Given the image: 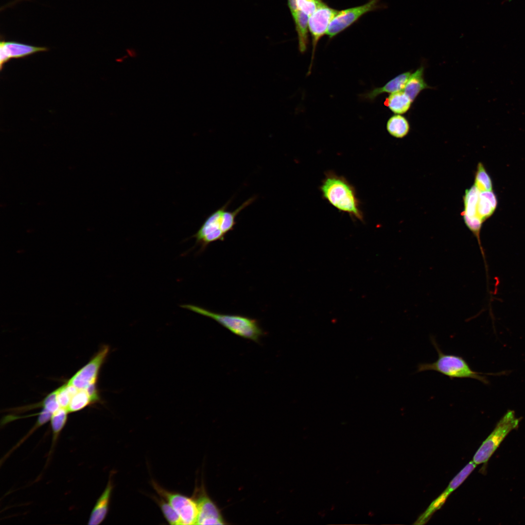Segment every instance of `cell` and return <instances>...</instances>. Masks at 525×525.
Returning a JSON list of instances; mask_svg holds the SVG:
<instances>
[{
    "label": "cell",
    "mask_w": 525,
    "mask_h": 525,
    "mask_svg": "<svg viewBox=\"0 0 525 525\" xmlns=\"http://www.w3.org/2000/svg\"><path fill=\"white\" fill-rule=\"evenodd\" d=\"M256 199V196H252L233 211H228L227 209L231 202V199L207 217L199 229L192 236L195 239V245L200 246L199 252L204 251L213 242L224 241L226 234L234 229L238 215Z\"/></svg>",
    "instance_id": "6da1fadb"
},
{
    "label": "cell",
    "mask_w": 525,
    "mask_h": 525,
    "mask_svg": "<svg viewBox=\"0 0 525 525\" xmlns=\"http://www.w3.org/2000/svg\"><path fill=\"white\" fill-rule=\"evenodd\" d=\"M319 189L323 198L338 210L364 221L355 188L344 176L332 171L327 172Z\"/></svg>",
    "instance_id": "7a4b0ae2"
},
{
    "label": "cell",
    "mask_w": 525,
    "mask_h": 525,
    "mask_svg": "<svg viewBox=\"0 0 525 525\" xmlns=\"http://www.w3.org/2000/svg\"><path fill=\"white\" fill-rule=\"evenodd\" d=\"M431 340L438 353V359L432 363H420L417 367V372L432 370L452 380L455 378L473 379L485 385L489 384V381L485 373L472 370L468 362L460 356L444 353L434 337H432Z\"/></svg>",
    "instance_id": "3957f363"
},
{
    "label": "cell",
    "mask_w": 525,
    "mask_h": 525,
    "mask_svg": "<svg viewBox=\"0 0 525 525\" xmlns=\"http://www.w3.org/2000/svg\"><path fill=\"white\" fill-rule=\"evenodd\" d=\"M180 307L215 320L234 334L255 342H259L264 334L258 321L240 315L224 314L213 312L192 304Z\"/></svg>",
    "instance_id": "277c9868"
},
{
    "label": "cell",
    "mask_w": 525,
    "mask_h": 525,
    "mask_svg": "<svg viewBox=\"0 0 525 525\" xmlns=\"http://www.w3.org/2000/svg\"><path fill=\"white\" fill-rule=\"evenodd\" d=\"M521 420V418H517L513 410H508L483 442L473 456L472 461L476 465L487 463L507 435L518 427Z\"/></svg>",
    "instance_id": "5b68a950"
},
{
    "label": "cell",
    "mask_w": 525,
    "mask_h": 525,
    "mask_svg": "<svg viewBox=\"0 0 525 525\" xmlns=\"http://www.w3.org/2000/svg\"><path fill=\"white\" fill-rule=\"evenodd\" d=\"M152 483L159 496L166 499L177 512L181 525H196L198 508L194 498L178 492L168 491L154 481Z\"/></svg>",
    "instance_id": "8992f818"
},
{
    "label": "cell",
    "mask_w": 525,
    "mask_h": 525,
    "mask_svg": "<svg viewBox=\"0 0 525 525\" xmlns=\"http://www.w3.org/2000/svg\"><path fill=\"white\" fill-rule=\"evenodd\" d=\"M381 0H369L358 6L338 11L329 26L326 35L332 38L355 22L365 14L382 8Z\"/></svg>",
    "instance_id": "52a82bcc"
},
{
    "label": "cell",
    "mask_w": 525,
    "mask_h": 525,
    "mask_svg": "<svg viewBox=\"0 0 525 525\" xmlns=\"http://www.w3.org/2000/svg\"><path fill=\"white\" fill-rule=\"evenodd\" d=\"M338 12V10L330 7L322 0H319L316 9L309 16V29L312 36L313 46L309 71L311 70L317 43L320 39L327 34L331 22Z\"/></svg>",
    "instance_id": "ba28073f"
},
{
    "label": "cell",
    "mask_w": 525,
    "mask_h": 525,
    "mask_svg": "<svg viewBox=\"0 0 525 525\" xmlns=\"http://www.w3.org/2000/svg\"><path fill=\"white\" fill-rule=\"evenodd\" d=\"M109 351L108 346L104 345L101 347L90 361L76 372L67 383L79 389L97 384L100 370Z\"/></svg>",
    "instance_id": "9c48e42d"
},
{
    "label": "cell",
    "mask_w": 525,
    "mask_h": 525,
    "mask_svg": "<svg viewBox=\"0 0 525 525\" xmlns=\"http://www.w3.org/2000/svg\"><path fill=\"white\" fill-rule=\"evenodd\" d=\"M198 508L196 525H225V520L220 510L205 490H200L195 493Z\"/></svg>",
    "instance_id": "30bf717a"
},
{
    "label": "cell",
    "mask_w": 525,
    "mask_h": 525,
    "mask_svg": "<svg viewBox=\"0 0 525 525\" xmlns=\"http://www.w3.org/2000/svg\"><path fill=\"white\" fill-rule=\"evenodd\" d=\"M114 472L110 473L106 487L97 499L89 516L88 524L98 525L105 519L109 510V504L114 488L113 475Z\"/></svg>",
    "instance_id": "8fae6325"
},
{
    "label": "cell",
    "mask_w": 525,
    "mask_h": 525,
    "mask_svg": "<svg viewBox=\"0 0 525 525\" xmlns=\"http://www.w3.org/2000/svg\"><path fill=\"white\" fill-rule=\"evenodd\" d=\"M411 74V71L402 73L389 81L384 86L375 88L361 96L366 100L372 101L380 94L385 93L391 94L403 90Z\"/></svg>",
    "instance_id": "7c38bea8"
},
{
    "label": "cell",
    "mask_w": 525,
    "mask_h": 525,
    "mask_svg": "<svg viewBox=\"0 0 525 525\" xmlns=\"http://www.w3.org/2000/svg\"><path fill=\"white\" fill-rule=\"evenodd\" d=\"M423 75L424 67L421 66L411 73L403 90L413 102L421 91L432 88L426 83Z\"/></svg>",
    "instance_id": "4fadbf2b"
},
{
    "label": "cell",
    "mask_w": 525,
    "mask_h": 525,
    "mask_svg": "<svg viewBox=\"0 0 525 525\" xmlns=\"http://www.w3.org/2000/svg\"><path fill=\"white\" fill-rule=\"evenodd\" d=\"M3 43L10 58H21L48 50L45 47L35 46L13 41H5L4 39Z\"/></svg>",
    "instance_id": "5bb4252c"
},
{
    "label": "cell",
    "mask_w": 525,
    "mask_h": 525,
    "mask_svg": "<svg viewBox=\"0 0 525 525\" xmlns=\"http://www.w3.org/2000/svg\"><path fill=\"white\" fill-rule=\"evenodd\" d=\"M309 18L308 15L299 10L293 17L298 34L299 51L302 53L306 51L309 43Z\"/></svg>",
    "instance_id": "9a60e30c"
},
{
    "label": "cell",
    "mask_w": 525,
    "mask_h": 525,
    "mask_svg": "<svg viewBox=\"0 0 525 525\" xmlns=\"http://www.w3.org/2000/svg\"><path fill=\"white\" fill-rule=\"evenodd\" d=\"M497 206V197L492 191L480 192L477 216L484 222L493 213Z\"/></svg>",
    "instance_id": "2e32d148"
},
{
    "label": "cell",
    "mask_w": 525,
    "mask_h": 525,
    "mask_svg": "<svg viewBox=\"0 0 525 525\" xmlns=\"http://www.w3.org/2000/svg\"><path fill=\"white\" fill-rule=\"evenodd\" d=\"M413 102L403 90L391 93L385 99L384 104L395 114L406 113Z\"/></svg>",
    "instance_id": "e0dca14e"
},
{
    "label": "cell",
    "mask_w": 525,
    "mask_h": 525,
    "mask_svg": "<svg viewBox=\"0 0 525 525\" xmlns=\"http://www.w3.org/2000/svg\"><path fill=\"white\" fill-rule=\"evenodd\" d=\"M408 120L401 114H395L389 118L386 123V129L389 134L396 138L406 136L410 130Z\"/></svg>",
    "instance_id": "ac0fdd59"
},
{
    "label": "cell",
    "mask_w": 525,
    "mask_h": 525,
    "mask_svg": "<svg viewBox=\"0 0 525 525\" xmlns=\"http://www.w3.org/2000/svg\"><path fill=\"white\" fill-rule=\"evenodd\" d=\"M68 413L66 409L60 407L52 415L50 421L52 437L50 453L52 452L58 436L66 423Z\"/></svg>",
    "instance_id": "d6986e66"
},
{
    "label": "cell",
    "mask_w": 525,
    "mask_h": 525,
    "mask_svg": "<svg viewBox=\"0 0 525 525\" xmlns=\"http://www.w3.org/2000/svg\"><path fill=\"white\" fill-rule=\"evenodd\" d=\"M480 192L474 185L466 190L463 196L464 210L462 214L469 217L477 216V206Z\"/></svg>",
    "instance_id": "ffe728a7"
},
{
    "label": "cell",
    "mask_w": 525,
    "mask_h": 525,
    "mask_svg": "<svg viewBox=\"0 0 525 525\" xmlns=\"http://www.w3.org/2000/svg\"><path fill=\"white\" fill-rule=\"evenodd\" d=\"M90 404L93 403L87 390L78 389L71 397L67 410L69 413L76 412Z\"/></svg>",
    "instance_id": "44dd1931"
},
{
    "label": "cell",
    "mask_w": 525,
    "mask_h": 525,
    "mask_svg": "<svg viewBox=\"0 0 525 525\" xmlns=\"http://www.w3.org/2000/svg\"><path fill=\"white\" fill-rule=\"evenodd\" d=\"M153 496L157 503L167 521L172 525H181V521L178 515L170 503L163 497Z\"/></svg>",
    "instance_id": "7402d4cb"
},
{
    "label": "cell",
    "mask_w": 525,
    "mask_h": 525,
    "mask_svg": "<svg viewBox=\"0 0 525 525\" xmlns=\"http://www.w3.org/2000/svg\"><path fill=\"white\" fill-rule=\"evenodd\" d=\"M474 185L480 192L492 191L491 178L481 162H479L477 165Z\"/></svg>",
    "instance_id": "603a6c76"
},
{
    "label": "cell",
    "mask_w": 525,
    "mask_h": 525,
    "mask_svg": "<svg viewBox=\"0 0 525 525\" xmlns=\"http://www.w3.org/2000/svg\"><path fill=\"white\" fill-rule=\"evenodd\" d=\"M78 390L67 383L56 389V398L60 407L67 409L71 397Z\"/></svg>",
    "instance_id": "cb8c5ba5"
},
{
    "label": "cell",
    "mask_w": 525,
    "mask_h": 525,
    "mask_svg": "<svg viewBox=\"0 0 525 525\" xmlns=\"http://www.w3.org/2000/svg\"><path fill=\"white\" fill-rule=\"evenodd\" d=\"M450 494L446 490L437 499L432 502L427 510L419 517L417 524H424L437 509L443 505L449 495Z\"/></svg>",
    "instance_id": "d4e9b609"
},
{
    "label": "cell",
    "mask_w": 525,
    "mask_h": 525,
    "mask_svg": "<svg viewBox=\"0 0 525 525\" xmlns=\"http://www.w3.org/2000/svg\"><path fill=\"white\" fill-rule=\"evenodd\" d=\"M473 461L470 462L450 482L446 490L450 493L457 489L476 467Z\"/></svg>",
    "instance_id": "484cf974"
},
{
    "label": "cell",
    "mask_w": 525,
    "mask_h": 525,
    "mask_svg": "<svg viewBox=\"0 0 525 525\" xmlns=\"http://www.w3.org/2000/svg\"><path fill=\"white\" fill-rule=\"evenodd\" d=\"M38 405L47 409L52 413H54L60 408L57 400L56 390H55L49 394Z\"/></svg>",
    "instance_id": "4316f807"
},
{
    "label": "cell",
    "mask_w": 525,
    "mask_h": 525,
    "mask_svg": "<svg viewBox=\"0 0 525 525\" xmlns=\"http://www.w3.org/2000/svg\"><path fill=\"white\" fill-rule=\"evenodd\" d=\"M319 0H296L298 9L310 16L316 9Z\"/></svg>",
    "instance_id": "83f0119b"
},
{
    "label": "cell",
    "mask_w": 525,
    "mask_h": 525,
    "mask_svg": "<svg viewBox=\"0 0 525 525\" xmlns=\"http://www.w3.org/2000/svg\"><path fill=\"white\" fill-rule=\"evenodd\" d=\"M0 70L2 69L3 66L5 63L7 62L11 58H10L3 43V39L1 40L0 42Z\"/></svg>",
    "instance_id": "f1b7e54d"
},
{
    "label": "cell",
    "mask_w": 525,
    "mask_h": 525,
    "mask_svg": "<svg viewBox=\"0 0 525 525\" xmlns=\"http://www.w3.org/2000/svg\"><path fill=\"white\" fill-rule=\"evenodd\" d=\"M287 1L288 5L293 18L298 10L297 6L296 0H287Z\"/></svg>",
    "instance_id": "f546056e"
}]
</instances>
